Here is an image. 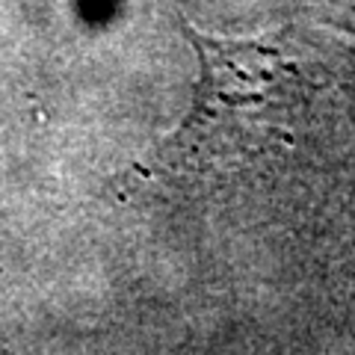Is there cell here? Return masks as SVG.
<instances>
[{
    "label": "cell",
    "mask_w": 355,
    "mask_h": 355,
    "mask_svg": "<svg viewBox=\"0 0 355 355\" xmlns=\"http://www.w3.org/2000/svg\"><path fill=\"white\" fill-rule=\"evenodd\" d=\"M198 80L184 121L151 154V178H219L296 154L317 128L329 74L296 30L214 36L184 24Z\"/></svg>",
    "instance_id": "1"
}]
</instances>
